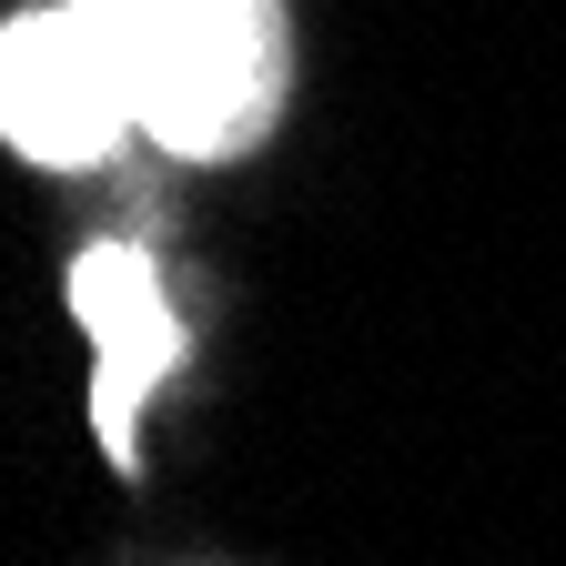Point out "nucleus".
<instances>
[{
	"mask_svg": "<svg viewBox=\"0 0 566 566\" xmlns=\"http://www.w3.org/2000/svg\"><path fill=\"white\" fill-rule=\"evenodd\" d=\"M122 61L142 132L182 163H233L283 112V0H61Z\"/></svg>",
	"mask_w": 566,
	"mask_h": 566,
	"instance_id": "f257e3e1",
	"label": "nucleus"
},
{
	"mask_svg": "<svg viewBox=\"0 0 566 566\" xmlns=\"http://www.w3.org/2000/svg\"><path fill=\"white\" fill-rule=\"evenodd\" d=\"M0 132L41 172H92L142 132L122 61L92 41L82 11H31L0 31Z\"/></svg>",
	"mask_w": 566,
	"mask_h": 566,
	"instance_id": "f03ea898",
	"label": "nucleus"
},
{
	"mask_svg": "<svg viewBox=\"0 0 566 566\" xmlns=\"http://www.w3.org/2000/svg\"><path fill=\"white\" fill-rule=\"evenodd\" d=\"M71 314H82L102 375H92V424H102V455L112 465H142L132 455V415L172 365H182V314L163 294V263L142 243H92L71 263Z\"/></svg>",
	"mask_w": 566,
	"mask_h": 566,
	"instance_id": "7ed1b4c3",
	"label": "nucleus"
}]
</instances>
